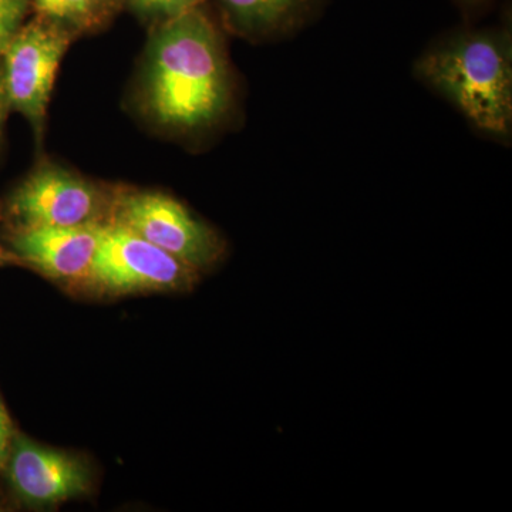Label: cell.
<instances>
[{
	"label": "cell",
	"instance_id": "cell-13",
	"mask_svg": "<svg viewBox=\"0 0 512 512\" xmlns=\"http://www.w3.org/2000/svg\"><path fill=\"white\" fill-rule=\"evenodd\" d=\"M15 433L16 431L13 429L12 420H10L5 406L0 402V473H2L3 468H5Z\"/></svg>",
	"mask_w": 512,
	"mask_h": 512
},
{
	"label": "cell",
	"instance_id": "cell-4",
	"mask_svg": "<svg viewBox=\"0 0 512 512\" xmlns=\"http://www.w3.org/2000/svg\"><path fill=\"white\" fill-rule=\"evenodd\" d=\"M200 272L123 225L104 227L90 288L110 295L188 291Z\"/></svg>",
	"mask_w": 512,
	"mask_h": 512
},
{
	"label": "cell",
	"instance_id": "cell-16",
	"mask_svg": "<svg viewBox=\"0 0 512 512\" xmlns=\"http://www.w3.org/2000/svg\"><path fill=\"white\" fill-rule=\"evenodd\" d=\"M18 265L23 266L22 261L15 252L10 251L8 248L0 247V268L3 266Z\"/></svg>",
	"mask_w": 512,
	"mask_h": 512
},
{
	"label": "cell",
	"instance_id": "cell-6",
	"mask_svg": "<svg viewBox=\"0 0 512 512\" xmlns=\"http://www.w3.org/2000/svg\"><path fill=\"white\" fill-rule=\"evenodd\" d=\"M70 35L57 22H30L3 47V83L10 109L19 111L40 134L47 103Z\"/></svg>",
	"mask_w": 512,
	"mask_h": 512
},
{
	"label": "cell",
	"instance_id": "cell-1",
	"mask_svg": "<svg viewBox=\"0 0 512 512\" xmlns=\"http://www.w3.org/2000/svg\"><path fill=\"white\" fill-rule=\"evenodd\" d=\"M231 96L220 36L194 8L164 20L148 52V110L163 126L194 130L215 123Z\"/></svg>",
	"mask_w": 512,
	"mask_h": 512
},
{
	"label": "cell",
	"instance_id": "cell-5",
	"mask_svg": "<svg viewBox=\"0 0 512 512\" xmlns=\"http://www.w3.org/2000/svg\"><path fill=\"white\" fill-rule=\"evenodd\" d=\"M114 195L80 175L45 165L9 195L6 212L15 228L110 224Z\"/></svg>",
	"mask_w": 512,
	"mask_h": 512
},
{
	"label": "cell",
	"instance_id": "cell-12",
	"mask_svg": "<svg viewBox=\"0 0 512 512\" xmlns=\"http://www.w3.org/2000/svg\"><path fill=\"white\" fill-rule=\"evenodd\" d=\"M28 8L29 0H0V53L22 26Z\"/></svg>",
	"mask_w": 512,
	"mask_h": 512
},
{
	"label": "cell",
	"instance_id": "cell-7",
	"mask_svg": "<svg viewBox=\"0 0 512 512\" xmlns=\"http://www.w3.org/2000/svg\"><path fill=\"white\" fill-rule=\"evenodd\" d=\"M3 471L10 488L32 507H50L87 494L92 471L86 461L66 451L40 446L15 433Z\"/></svg>",
	"mask_w": 512,
	"mask_h": 512
},
{
	"label": "cell",
	"instance_id": "cell-9",
	"mask_svg": "<svg viewBox=\"0 0 512 512\" xmlns=\"http://www.w3.org/2000/svg\"><path fill=\"white\" fill-rule=\"evenodd\" d=\"M242 32H268L291 20L306 0H220Z\"/></svg>",
	"mask_w": 512,
	"mask_h": 512
},
{
	"label": "cell",
	"instance_id": "cell-15",
	"mask_svg": "<svg viewBox=\"0 0 512 512\" xmlns=\"http://www.w3.org/2000/svg\"><path fill=\"white\" fill-rule=\"evenodd\" d=\"M9 109L8 96H6L5 83H3L2 66H0V133H2L3 123H5Z\"/></svg>",
	"mask_w": 512,
	"mask_h": 512
},
{
	"label": "cell",
	"instance_id": "cell-11",
	"mask_svg": "<svg viewBox=\"0 0 512 512\" xmlns=\"http://www.w3.org/2000/svg\"><path fill=\"white\" fill-rule=\"evenodd\" d=\"M130 3L141 15L167 20L197 8L198 0H130Z\"/></svg>",
	"mask_w": 512,
	"mask_h": 512
},
{
	"label": "cell",
	"instance_id": "cell-3",
	"mask_svg": "<svg viewBox=\"0 0 512 512\" xmlns=\"http://www.w3.org/2000/svg\"><path fill=\"white\" fill-rule=\"evenodd\" d=\"M111 222L131 229L198 272L211 268L224 255V242L214 229L160 192L114 195Z\"/></svg>",
	"mask_w": 512,
	"mask_h": 512
},
{
	"label": "cell",
	"instance_id": "cell-2",
	"mask_svg": "<svg viewBox=\"0 0 512 512\" xmlns=\"http://www.w3.org/2000/svg\"><path fill=\"white\" fill-rule=\"evenodd\" d=\"M417 73L493 136H508L512 123L510 40L495 33L460 36L426 53Z\"/></svg>",
	"mask_w": 512,
	"mask_h": 512
},
{
	"label": "cell",
	"instance_id": "cell-14",
	"mask_svg": "<svg viewBox=\"0 0 512 512\" xmlns=\"http://www.w3.org/2000/svg\"><path fill=\"white\" fill-rule=\"evenodd\" d=\"M37 8L43 15L47 16L53 22L59 23L60 16V0H33Z\"/></svg>",
	"mask_w": 512,
	"mask_h": 512
},
{
	"label": "cell",
	"instance_id": "cell-8",
	"mask_svg": "<svg viewBox=\"0 0 512 512\" xmlns=\"http://www.w3.org/2000/svg\"><path fill=\"white\" fill-rule=\"evenodd\" d=\"M107 224L79 227L15 228L10 234V251L23 266L72 286L92 284L94 258Z\"/></svg>",
	"mask_w": 512,
	"mask_h": 512
},
{
	"label": "cell",
	"instance_id": "cell-10",
	"mask_svg": "<svg viewBox=\"0 0 512 512\" xmlns=\"http://www.w3.org/2000/svg\"><path fill=\"white\" fill-rule=\"evenodd\" d=\"M110 0H60L59 23L84 26L94 22L104 12Z\"/></svg>",
	"mask_w": 512,
	"mask_h": 512
}]
</instances>
